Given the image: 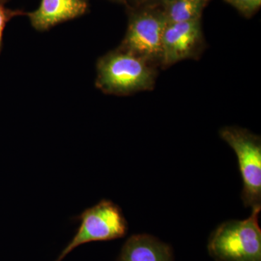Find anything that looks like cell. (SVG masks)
Returning a JSON list of instances; mask_svg holds the SVG:
<instances>
[{
  "label": "cell",
  "mask_w": 261,
  "mask_h": 261,
  "mask_svg": "<svg viewBox=\"0 0 261 261\" xmlns=\"http://www.w3.org/2000/svg\"><path fill=\"white\" fill-rule=\"evenodd\" d=\"M205 49L202 19L167 24L163 34L160 67L167 68L185 60L198 59Z\"/></svg>",
  "instance_id": "8992f818"
},
{
  "label": "cell",
  "mask_w": 261,
  "mask_h": 261,
  "mask_svg": "<svg viewBox=\"0 0 261 261\" xmlns=\"http://www.w3.org/2000/svg\"><path fill=\"white\" fill-rule=\"evenodd\" d=\"M116 261H174L167 244L146 233L132 235L122 247Z\"/></svg>",
  "instance_id": "ba28073f"
},
{
  "label": "cell",
  "mask_w": 261,
  "mask_h": 261,
  "mask_svg": "<svg viewBox=\"0 0 261 261\" xmlns=\"http://www.w3.org/2000/svg\"><path fill=\"white\" fill-rule=\"evenodd\" d=\"M80 225L67 246L55 261H62L76 247L92 242L110 241L126 236L128 223L121 207L102 200L75 218Z\"/></svg>",
  "instance_id": "5b68a950"
},
{
  "label": "cell",
  "mask_w": 261,
  "mask_h": 261,
  "mask_svg": "<svg viewBox=\"0 0 261 261\" xmlns=\"http://www.w3.org/2000/svg\"><path fill=\"white\" fill-rule=\"evenodd\" d=\"M165 0H125L126 9H136L144 7L159 6L163 4Z\"/></svg>",
  "instance_id": "7c38bea8"
},
{
  "label": "cell",
  "mask_w": 261,
  "mask_h": 261,
  "mask_svg": "<svg viewBox=\"0 0 261 261\" xmlns=\"http://www.w3.org/2000/svg\"><path fill=\"white\" fill-rule=\"evenodd\" d=\"M89 10L88 0H41L39 8L27 13L33 28L46 32L58 24L80 18Z\"/></svg>",
  "instance_id": "52a82bcc"
},
{
  "label": "cell",
  "mask_w": 261,
  "mask_h": 261,
  "mask_svg": "<svg viewBox=\"0 0 261 261\" xmlns=\"http://www.w3.org/2000/svg\"><path fill=\"white\" fill-rule=\"evenodd\" d=\"M260 209L252 210L248 219L231 220L211 233L207 249L216 261H261Z\"/></svg>",
  "instance_id": "7a4b0ae2"
},
{
  "label": "cell",
  "mask_w": 261,
  "mask_h": 261,
  "mask_svg": "<svg viewBox=\"0 0 261 261\" xmlns=\"http://www.w3.org/2000/svg\"><path fill=\"white\" fill-rule=\"evenodd\" d=\"M108 1H111L113 2V3H118V4L125 5V0H108Z\"/></svg>",
  "instance_id": "4fadbf2b"
},
{
  "label": "cell",
  "mask_w": 261,
  "mask_h": 261,
  "mask_svg": "<svg viewBox=\"0 0 261 261\" xmlns=\"http://www.w3.org/2000/svg\"><path fill=\"white\" fill-rule=\"evenodd\" d=\"M157 65L119 47L98 59L95 86L103 93L128 96L154 88Z\"/></svg>",
  "instance_id": "6da1fadb"
},
{
  "label": "cell",
  "mask_w": 261,
  "mask_h": 261,
  "mask_svg": "<svg viewBox=\"0 0 261 261\" xmlns=\"http://www.w3.org/2000/svg\"><path fill=\"white\" fill-rule=\"evenodd\" d=\"M219 135L238 156L243 181L242 200L247 207L261 209V140L246 128L226 126Z\"/></svg>",
  "instance_id": "277c9868"
},
{
  "label": "cell",
  "mask_w": 261,
  "mask_h": 261,
  "mask_svg": "<svg viewBox=\"0 0 261 261\" xmlns=\"http://www.w3.org/2000/svg\"><path fill=\"white\" fill-rule=\"evenodd\" d=\"M238 10L246 18H252L256 14L261 7V0H224Z\"/></svg>",
  "instance_id": "30bf717a"
},
{
  "label": "cell",
  "mask_w": 261,
  "mask_h": 261,
  "mask_svg": "<svg viewBox=\"0 0 261 261\" xmlns=\"http://www.w3.org/2000/svg\"><path fill=\"white\" fill-rule=\"evenodd\" d=\"M5 3H0V54L3 49V35L7 25L15 17L27 15L23 10H13L5 7Z\"/></svg>",
  "instance_id": "8fae6325"
},
{
  "label": "cell",
  "mask_w": 261,
  "mask_h": 261,
  "mask_svg": "<svg viewBox=\"0 0 261 261\" xmlns=\"http://www.w3.org/2000/svg\"><path fill=\"white\" fill-rule=\"evenodd\" d=\"M128 25L120 49L160 67L163 34L167 25L161 5L126 9Z\"/></svg>",
  "instance_id": "3957f363"
},
{
  "label": "cell",
  "mask_w": 261,
  "mask_h": 261,
  "mask_svg": "<svg viewBox=\"0 0 261 261\" xmlns=\"http://www.w3.org/2000/svg\"><path fill=\"white\" fill-rule=\"evenodd\" d=\"M211 0H165L161 7L167 24L202 19Z\"/></svg>",
  "instance_id": "9c48e42d"
},
{
  "label": "cell",
  "mask_w": 261,
  "mask_h": 261,
  "mask_svg": "<svg viewBox=\"0 0 261 261\" xmlns=\"http://www.w3.org/2000/svg\"><path fill=\"white\" fill-rule=\"evenodd\" d=\"M8 1H9V0H0V3H8Z\"/></svg>",
  "instance_id": "5bb4252c"
}]
</instances>
